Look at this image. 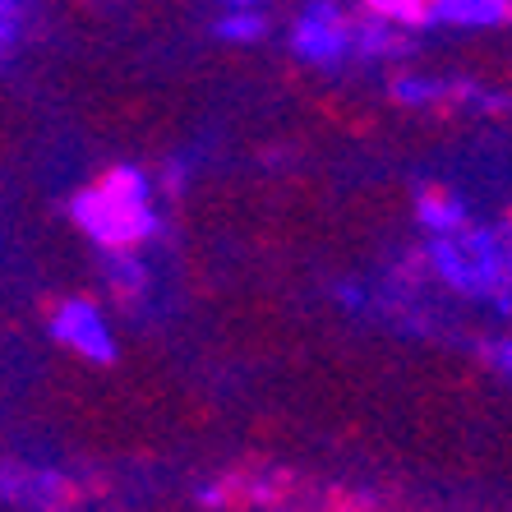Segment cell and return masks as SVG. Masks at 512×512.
<instances>
[{"mask_svg":"<svg viewBox=\"0 0 512 512\" xmlns=\"http://www.w3.org/2000/svg\"><path fill=\"white\" fill-rule=\"evenodd\" d=\"M217 33L227 37V42H259V37H263V19H259V14H231V19H222V24H217Z\"/></svg>","mask_w":512,"mask_h":512,"instance_id":"obj_7","label":"cell"},{"mask_svg":"<svg viewBox=\"0 0 512 512\" xmlns=\"http://www.w3.org/2000/svg\"><path fill=\"white\" fill-rule=\"evenodd\" d=\"M416 217L425 222L429 231H439V236H448V231H462V227H466V208H462V199H457L453 190H439V185H429V190L420 194Z\"/></svg>","mask_w":512,"mask_h":512,"instance_id":"obj_4","label":"cell"},{"mask_svg":"<svg viewBox=\"0 0 512 512\" xmlns=\"http://www.w3.org/2000/svg\"><path fill=\"white\" fill-rule=\"evenodd\" d=\"M291 47H296L305 60L333 65V60L342 56L346 47H351V24H346V14L337 10V5L319 0V5H310V14H305V19L296 24V33H291Z\"/></svg>","mask_w":512,"mask_h":512,"instance_id":"obj_3","label":"cell"},{"mask_svg":"<svg viewBox=\"0 0 512 512\" xmlns=\"http://www.w3.org/2000/svg\"><path fill=\"white\" fill-rule=\"evenodd\" d=\"M365 10L388 19L393 28H429L439 14V0H365Z\"/></svg>","mask_w":512,"mask_h":512,"instance_id":"obj_5","label":"cell"},{"mask_svg":"<svg viewBox=\"0 0 512 512\" xmlns=\"http://www.w3.org/2000/svg\"><path fill=\"white\" fill-rule=\"evenodd\" d=\"M508 19H512V0H508Z\"/></svg>","mask_w":512,"mask_h":512,"instance_id":"obj_11","label":"cell"},{"mask_svg":"<svg viewBox=\"0 0 512 512\" xmlns=\"http://www.w3.org/2000/svg\"><path fill=\"white\" fill-rule=\"evenodd\" d=\"M231 5H254V0H231Z\"/></svg>","mask_w":512,"mask_h":512,"instance_id":"obj_10","label":"cell"},{"mask_svg":"<svg viewBox=\"0 0 512 512\" xmlns=\"http://www.w3.org/2000/svg\"><path fill=\"white\" fill-rule=\"evenodd\" d=\"M439 14L453 24H499L508 19V0H439Z\"/></svg>","mask_w":512,"mask_h":512,"instance_id":"obj_6","label":"cell"},{"mask_svg":"<svg viewBox=\"0 0 512 512\" xmlns=\"http://www.w3.org/2000/svg\"><path fill=\"white\" fill-rule=\"evenodd\" d=\"M494 365H499V370H508V374H512V342H503L499 351H494Z\"/></svg>","mask_w":512,"mask_h":512,"instance_id":"obj_8","label":"cell"},{"mask_svg":"<svg viewBox=\"0 0 512 512\" xmlns=\"http://www.w3.org/2000/svg\"><path fill=\"white\" fill-rule=\"evenodd\" d=\"M47 323L60 346L79 351V356L93 360V365H116V342H111L97 305H88V300H60V305L47 310Z\"/></svg>","mask_w":512,"mask_h":512,"instance_id":"obj_2","label":"cell"},{"mask_svg":"<svg viewBox=\"0 0 512 512\" xmlns=\"http://www.w3.org/2000/svg\"><path fill=\"white\" fill-rule=\"evenodd\" d=\"M74 222L107 254H139L153 236L157 217L148 208V180L134 167H107L74 199Z\"/></svg>","mask_w":512,"mask_h":512,"instance_id":"obj_1","label":"cell"},{"mask_svg":"<svg viewBox=\"0 0 512 512\" xmlns=\"http://www.w3.org/2000/svg\"><path fill=\"white\" fill-rule=\"evenodd\" d=\"M503 240H508V250H512V213L503 217Z\"/></svg>","mask_w":512,"mask_h":512,"instance_id":"obj_9","label":"cell"}]
</instances>
